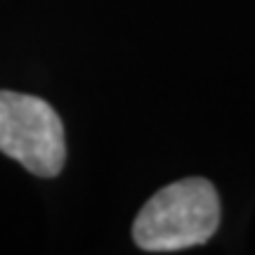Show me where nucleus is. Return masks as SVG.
<instances>
[{
	"mask_svg": "<svg viewBox=\"0 0 255 255\" xmlns=\"http://www.w3.org/2000/svg\"><path fill=\"white\" fill-rule=\"evenodd\" d=\"M220 225V196L203 177H187L156 191L132 225L142 251L165 253L206 244Z\"/></svg>",
	"mask_w": 255,
	"mask_h": 255,
	"instance_id": "f257e3e1",
	"label": "nucleus"
},
{
	"mask_svg": "<svg viewBox=\"0 0 255 255\" xmlns=\"http://www.w3.org/2000/svg\"><path fill=\"white\" fill-rule=\"evenodd\" d=\"M0 151L38 177L59 175L66 144L57 111L40 97L0 90Z\"/></svg>",
	"mask_w": 255,
	"mask_h": 255,
	"instance_id": "f03ea898",
	"label": "nucleus"
}]
</instances>
